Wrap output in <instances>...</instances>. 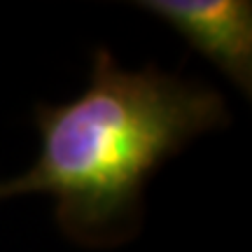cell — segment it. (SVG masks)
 Here are the masks:
<instances>
[{
  "instance_id": "obj_1",
  "label": "cell",
  "mask_w": 252,
  "mask_h": 252,
  "mask_svg": "<svg viewBox=\"0 0 252 252\" xmlns=\"http://www.w3.org/2000/svg\"><path fill=\"white\" fill-rule=\"evenodd\" d=\"M35 119L40 157L0 182V198L49 194L63 234L100 248L133 236L147 178L196 135L229 124V110L206 84L154 65L124 70L98 49L87 89L63 105H37Z\"/></svg>"
},
{
  "instance_id": "obj_2",
  "label": "cell",
  "mask_w": 252,
  "mask_h": 252,
  "mask_svg": "<svg viewBox=\"0 0 252 252\" xmlns=\"http://www.w3.org/2000/svg\"><path fill=\"white\" fill-rule=\"evenodd\" d=\"M173 26L189 47L213 61L250 98L252 2L248 0H147L138 2Z\"/></svg>"
}]
</instances>
